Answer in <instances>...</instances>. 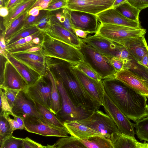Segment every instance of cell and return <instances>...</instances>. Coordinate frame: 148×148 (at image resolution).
I'll return each instance as SVG.
<instances>
[{
	"mask_svg": "<svg viewBox=\"0 0 148 148\" xmlns=\"http://www.w3.org/2000/svg\"><path fill=\"white\" fill-rule=\"evenodd\" d=\"M102 81L106 94L129 119L136 122L148 116L147 97L138 93L114 77Z\"/></svg>",
	"mask_w": 148,
	"mask_h": 148,
	"instance_id": "1",
	"label": "cell"
},
{
	"mask_svg": "<svg viewBox=\"0 0 148 148\" xmlns=\"http://www.w3.org/2000/svg\"><path fill=\"white\" fill-rule=\"evenodd\" d=\"M58 59L48 62L47 67L55 76L62 82L67 92L73 103L77 106L94 110L101 106L86 91L69 68V63Z\"/></svg>",
	"mask_w": 148,
	"mask_h": 148,
	"instance_id": "2",
	"label": "cell"
},
{
	"mask_svg": "<svg viewBox=\"0 0 148 148\" xmlns=\"http://www.w3.org/2000/svg\"><path fill=\"white\" fill-rule=\"evenodd\" d=\"M42 51L46 57L59 59L72 65L84 60L79 49L52 38L45 33L42 42Z\"/></svg>",
	"mask_w": 148,
	"mask_h": 148,
	"instance_id": "3",
	"label": "cell"
},
{
	"mask_svg": "<svg viewBox=\"0 0 148 148\" xmlns=\"http://www.w3.org/2000/svg\"><path fill=\"white\" fill-rule=\"evenodd\" d=\"M84 61L101 77L102 80L114 77L116 73L112 64V57L104 55L89 45L82 42L79 49Z\"/></svg>",
	"mask_w": 148,
	"mask_h": 148,
	"instance_id": "4",
	"label": "cell"
},
{
	"mask_svg": "<svg viewBox=\"0 0 148 148\" xmlns=\"http://www.w3.org/2000/svg\"><path fill=\"white\" fill-rule=\"evenodd\" d=\"M55 77L61 102V109L56 115L59 120L64 124L66 121H79L90 116L94 110L76 106L70 98L62 82Z\"/></svg>",
	"mask_w": 148,
	"mask_h": 148,
	"instance_id": "5",
	"label": "cell"
},
{
	"mask_svg": "<svg viewBox=\"0 0 148 148\" xmlns=\"http://www.w3.org/2000/svg\"><path fill=\"white\" fill-rule=\"evenodd\" d=\"M81 39L83 42L106 56L123 60L129 56L128 51L123 46L112 41L98 34H95L93 35L89 36L85 39Z\"/></svg>",
	"mask_w": 148,
	"mask_h": 148,
	"instance_id": "6",
	"label": "cell"
},
{
	"mask_svg": "<svg viewBox=\"0 0 148 148\" xmlns=\"http://www.w3.org/2000/svg\"><path fill=\"white\" fill-rule=\"evenodd\" d=\"M78 121L110 139L114 135L121 133L112 118L98 109L88 117Z\"/></svg>",
	"mask_w": 148,
	"mask_h": 148,
	"instance_id": "7",
	"label": "cell"
},
{
	"mask_svg": "<svg viewBox=\"0 0 148 148\" xmlns=\"http://www.w3.org/2000/svg\"><path fill=\"white\" fill-rule=\"evenodd\" d=\"M24 123L27 131L45 136L66 137L69 133L64 126L55 125L45 119L32 116L24 117Z\"/></svg>",
	"mask_w": 148,
	"mask_h": 148,
	"instance_id": "8",
	"label": "cell"
},
{
	"mask_svg": "<svg viewBox=\"0 0 148 148\" xmlns=\"http://www.w3.org/2000/svg\"><path fill=\"white\" fill-rule=\"evenodd\" d=\"M146 29L111 24L100 23L95 34L118 43L126 38L145 36Z\"/></svg>",
	"mask_w": 148,
	"mask_h": 148,
	"instance_id": "9",
	"label": "cell"
},
{
	"mask_svg": "<svg viewBox=\"0 0 148 148\" xmlns=\"http://www.w3.org/2000/svg\"><path fill=\"white\" fill-rule=\"evenodd\" d=\"M103 106L106 113L114 121L121 133L134 136V123L114 104L106 92Z\"/></svg>",
	"mask_w": 148,
	"mask_h": 148,
	"instance_id": "10",
	"label": "cell"
},
{
	"mask_svg": "<svg viewBox=\"0 0 148 148\" xmlns=\"http://www.w3.org/2000/svg\"><path fill=\"white\" fill-rule=\"evenodd\" d=\"M23 91L31 99L50 110L52 101L51 84L46 76H41L35 84L27 86Z\"/></svg>",
	"mask_w": 148,
	"mask_h": 148,
	"instance_id": "11",
	"label": "cell"
},
{
	"mask_svg": "<svg viewBox=\"0 0 148 148\" xmlns=\"http://www.w3.org/2000/svg\"><path fill=\"white\" fill-rule=\"evenodd\" d=\"M69 68L88 93L101 106H103L105 92L102 80L98 81L88 77L69 63Z\"/></svg>",
	"mask_w": 148,
	"mask_h": 148,
	"instance_id": "12",
	"label": "cell"
},
{
	"mask_svg": "<svg viewBox=\"0 0 148 148\" xmlns=\"http://www.w3.org/2000/svg\"><path fill=\"white\" fill-rule=\"evenodd\" d=\"M115 1L103 0H67L66 8L97 15L112 8Z\"/></svg>",
	"mask_w": 148,
	"mask_h": 148,
	"instance_id": "13",
	"label": "cell"
},
{
	"mask_svg": "<svg viewBox=\"0 0 148 148\" xmlns=\"http://www.w3.org/2000/svg\"><path fill=\"white\" fill-rule=\"evenodd\" d=\"M10 54L41 76L45 75L47 70L46 57L42 50L31 53L20 52Z\"/></svg>",
	"mask_w": 148,
	"mask_h": 148,
	"instance_id": "14",
	"label": "cell"
},
{
	"mask_svg": "<svg viewBox=\"0 0 148 148\" xmlns=\"http://www.w3.org/2000/svg\"><path fill=\"white\" fill-rule=\"evenodd\" d=\"M71 21L74 29L83 30L89 34L96 33L99 24L97 15L71 10Z\"/></svg>",
	"mask_w": 148,
	"mask_h": 148,
	"instance_id": "15",
	"label": "cell"
},
{
	"mask_svg": "<svg viewBox=\"0 0 148 148\" xmlns=\"http://www.w3.org/2000/svg\"><path fill=\"white\" fill-rule=\"evenodd\" d=\"M49 37L73 46L79 49L82 41L81 38L59 24L50 22L43 30Z\"/></svg>",
	"mask_w": 148,
	"mask_h": 148,
	"instance_id": "16",
	"label": "cell"
},
{
	"mask_svg": "<svg viewBox=\"0 0 148 148\" xmlns=\"http://www.w3.org/2000/svg\"><path fill=\"white\" fill-rule=\"evenodd\" d=\"M12 110L13 113L17 116H32L45 119L38 112L34 101L23 90L20 91L17 94Z\"/></svg>",
	"mask_w": 148,
	"mask_h": 148,
	"instance_id": "17",
	"label": "cell"
},
{
	"mask_svg": "<svg viewBox=\"0 0 148 148\" xmlns=\"http://www.w3.org/2000/svg\"><path fill=\"white\" fill-rule=\"evenodd\" d=\"M27 86L26 83L16 69L7 59L5 63L3 81L0 86L23 91Z\"/></svg>",
	"mask_w": 148,
	"mask_h": 148,
	"instance_id": "18",
	"label": "cell"
},
{
	"mask_svg": "<svg viewBox=\"0 0 148 148\" xmlns=\"http://www.w3.org/2000/svg\"><path fill=\"white\" fill-rule=\"evenodd\" d=\"M97 15L101 24L118 25L134 28L142 27L140 23L128 19L113 8L102 11Z\"/></svg>",
	"mask_w": 148,
	"mask_h": 148,
	"instance_id": "19",
	"label": "cell"
},
{
	"mask_svg": "<svg viewBox=\"0 0 148 148\" xmlns=\"http://www.w3.org/2000/svg\"><path fill=\"white\" fill-rule=\"evenodd\" d=\"M114 78L138 93L148 97V86L129 70L123 69L116 73Z\"/></svg>",
	"mask_w": 148,
	"mask_h": 148,
	"instance_id": "20",
	"label": "cell"
},
{
	"mask_svg": "<svg viewBox=\"0 0 148 148\" xmlns=\"http://www.w3.org/2000/svg\"><path fill=\"white\" fill-rule=\"evenodd\" d=\"M118 43L123 46L131 57L138 62L148 49L145 36L126 38Z\"/></svg>",
	"mask_w": 148,
	"mask_h": 148,
	"instance_id": "21",
	"label": "cell"
},
{
	"mask_svg": "<svg viewBox=\"0 0 148 148\" xmlns=\"http://www.w3.org/2000/svg\"><path fill=\"white\" fill-rule=\"evenodd\" d=\"M64 125L71 136L79 139L87 138L97 135H102L99 132L82 124L78 121H66L64 122Z\"/></svg>",
	"mask_w": 148,
	"mask_h": 148,
	"instance_id": "22",
	"label": "cell"
},
{
	"mask_svg": "<svg viewBox=\"0 0 148 148\" xmlns=\"http://www.w3.org/2000/svg\"><path fill=\"white\" fill-rule=\"evenodd\" d=\"M113 148H148V143L139 142L134 136L120 133L110 139Z\"/></svg>",
	"mask_w": 148,
	"mask_h": 148,
	"instance_id": "23",
	"label": "cell"
},
{
	"mask_svg": "<svg viewBox=\"0 0 148 148\" xmlns=\"http://www.w3.org/2000/svg\"><path fill=\"white\" fill-rule=\"evenodd\" d=\"M7 58L24 79L28 86L35 84L41 77L35 71L20 62L8 53Z\"/></svg>",
	"mask_w": 148,
	"mask_h": 148,
	"instance_id": "24",
	"label": "cell"
},
{
	"mask_svg": "<svg viewBox=\"0 0 148 148\" xmlns=\"http://www.w3.org/2000/svg\"><path fill=\"white\" fill-rule=\"evenodd\" d=\"M36 1L37 0H22L18 5L9 10L8 15L3 18V24L5 30L20 15L27 10L31 9Z\"/></svg>",
	"mask_w": 148,
	"mask_h": 148,
	"instance_id": "25",
	"label": "cell"
},
{
	"mask_svg": "<svg viewBox=\"0 0 148 148\" xmlns=\"http://www.w3.org/2000/svg\"><path fill=\"white\" fill-rule=\"evenodd\" d=\"M51 22L56 23L75 34L70 16L71 10L66 7L53 11Z\"/></svg>",
	"mask_w": 148,
	"mask_h": 148,
	"instance_id": "26",
	"label": "cell"
},
{
	"mask_svg": "<svg viewBox=\"0 0 148 148\" xmlns=\"http://www.w3.org/2000/svg\"><path fill=\"white\" fill-rule=\"evenodd\" d=\"M45 76L49 78L51 82L52 101L50 110L56 115L60 110L61 108V98L56 79L53 73L47 68Z\"/></svg>",
	"mask_w": 148,
	"mask_h": 148,
	"instance_id": "27",
	"label": "cell"
},
{
	"mask_svg": "<svg viewBox=\"0 0 148 148\" xmlns=\"http://www.w3.org/2000/svg\"><path fill=\"white\" fill-rule=\"evenodd\" d=\"M79 140L86 148H113L110 140L103 135H97Z\"/></svg>",
	"mask_w": 148,
	"mask_h": 148,
	"instance_id": "28",
	"label": "cell"
},
{
	"mask_svg": "<svg viewBox=\"0 0 148 148\" xmlns=\"http://www.w3.org/2000/svg\"><path fill=\"white\" fill-rule=\"evenodd\" d=\"M130 71L140 78L148 86V68L139 64L132 58L125 63L123 69Z\"/></svg>",
	"mask_w": 148,
	"mask_h": 148,
	"instance_id": "29",
	"label": "cell"
},
{
	"mask_svg": "<svg viewBox=\"0 0 148 148\" xmlns=\"http://www.w3.org/2000/svg\"><path fill=\"white\" fill-rule=\"evenodd\" d=\"M85 148V147L75 137L70 136L62 137L58 139L52 145H48L47 148Z\"/></svg>",
	"mask_w": 148,
	"mask_h": 148,
	"instance_id": "30",
	"label": "cell"
},
{
	"mask_svg": "<svg viewBox=\"0 0 148 148\" xmlns=\"http://www.w3.org/2000/svg\"><path fill=\"white\" fill-rule=\"evenodd\" d=\"M28 9L15 19L4 32V38L6 42L16 33L21 29L24 21L28 15Z\"/></svg>",
	"mask_w": 148,
	"mask_h": 148,
	"instance_id": "31",
	"label": "cell"
},
{
	"mask_svg": "<svg viewBox=\"0 0 148 148\" xmlns=\"http://www.w3.org/2000/svg\"><path fill=\"white\" fill-rule=\"evenodd\" d=\"M114 8L128 19L140 23L139 14L141 11L131 5L127 2Z\"/></svg>",
	"mask_w": 148,
	"mask_h": 148,
	"instance_id": "32",
	"label": "cell"
},
{
	"mask_svg": "<svg viewBox=\"0 0 148 148\" xmlns=\"http://www.w3.org/2000/svg\"><path fill=\"white\" fill-rule=\"evenodd\" d=\"M32 100L38 112L44 116L46 120L56 126L60 127L64 126L63 123L49 109L36 101Z\"/></svg>",
	"mask_w": 148,
	"mask_h": 148,
	"instance_id": "33",
	"label": "cell"
},
{
	"mask_svg": "<svg viewBox=\"0 0 148 148\" xmlns=\"http://www.w3.org/2000/svg\"><path fill=\"white\" fill-rule=\"evenodd\" d=\"M3 115L8 122L11 132L17 130H24L27 131L23 117L16 116L10 112H3Z\"/></svg>",
	"mask_w": 148,
	"mask_h": 148,
	"instance_id": "34",
	"label": "cell"
},
{
	"mask_svg": "<svg viewBox=\"0 0 148 148\" xmlns=\"http://www.w3.org/2000/svg\"><path fill=\"white\" fill-rule=\"evenodd\" d=\"M136 123L135 134L140 141L148 142V116Z\"/></svg>",
	"mask_w": 148,
	"mask_h": 148,
	"instance_id": "35",
	"label": "cell"
},
{
	"mask_svg": "<svg viewBox=\"0 0 148 148\" xmlns=\"http://www.w3.org/2000/svg\"><path fill=\"white\" fill-rule=\"evenodd\" d=\"M41 30L36 26L26 27L21 29L14 34L6 42V46L18 40L33 34Z\"/></svg>",
	"mask_w": 148,
	"mask_h": 148,
	"instance_id": "36",
	"label": "cell"
},
{
	"mask_svg": "<svg viewBox=\"0 0 148 148\" xmlns=\"http://www.w3.org/2000/svg\"><path fill=\"white\" fill-rule=\"evenodd\" d=\"M45 34V32L42 30V33L31 42L21 46L8 49V53L11 54L20 52L34 47L42 46Z\"/></svg>",
	"mask_w": 148,
	"mask_h": 148,
	"instance_id": "37",
	"label": "cell"
},
{
	"mask_svg": "<svg viewBox=\"0 0 148 148\" xmlns=\"http://www.w3.org/2000/svg\"><path fill=\"white\" fill-rule=\"evenodd\" d=\"M72 65L88 77L98 81L102 80L100 75L84 60Z\"/></svg>",
	"mask_w": 148,
	"mask_h": 148,
	"instance_id": "38",
	"label": "cell"
},
{
	"mask_svg": "<svg viewBox=\"0 0 148 148\" xmlns=\"http://www.w3.org/2000/svg\"><path fill=\"white\" fill-rule=\"evenodd\" d=\"M13 132L4 137L0 141V148H21L23 138L14 136Z\"/></svg>",
	"mask_w": 148,
	"mask_h": 148,
	"instance_id": "39",
	"label": "cell"
},
{
	"mask_svg": "<svg viewBox=\"0 0 148 148\" xmlns=\"http://www.w3.org/2000/svg\"><path fill=\"white\" fill-rule=\"evenodd\" d=\"M42 31V30H41L36 33L20 39L12 44L7 45V50L19 47L30 42L38 36Z\"/></svg>",
	"mask_w": 148,
	"mask_h": 148,
	"instance_id": "40",
	"label": "cell"
},
{
	"mask_svg": "<svg viewBox=\"0 0 148 148\" xmlns=\"http://www.w3.org/2000/svg\"><path fill=\"white\" fill-rule=\"evenodd\" d=\"M48 11L45 10H41L39 15L36 16L28 14L24 21L21 29L30 26H36L37 23L47 13Z\"/></svg>",
	"mask_w": 148,
	"mask_h": 148,
	"instance_id": "41",
	"label": "cell"
},
{
	"mask_svg": "<svg viewBox=\"0 0 148 148\" xmlns=\"http://www.w3.org/2000/svg\"><path fill=\"white\" fill-rule=\"evenodd\" d=\"M11 132L8 122L3 115H0V141Z\"/></svg>",
	"mask_w": 148,
	"mask_h": 148,
	"instance_id": "42",
	"label": "cell"
},
{
	"mask_svg": "<svg viewBox=\"0 0 148 148\" xmlns=\"http://www.w3.org/2000/svg\"><path fill=\"white\" fill-rule=\"evenodd\" d=\"M53 14L52 11L48 10L47 13L37 23L36 26L39 29L43 31L50 23Z\"/></svg>",
	"mask_w": 148,
	"mask_h": 148,
	"instance_id": "43",
	"label": "cell"
},
{
	"mask_svg": "<svg viewBox=\"0 0 148 148\" xmlns=\"http://www.w3.org/2000/svg\"><path fill=\"white\" fill-rule=\"evenodd\" d=\"M0 114L3 112H10L13 113L7 99L5 92L3 89L0 88Z\"/></svg>",
	"mask_w": 148,
	"mask_h": 148,
	"instance_id": "44",
	"label": "cell"
},
{
	"mask_svg": "<svg viewBox=\"0 0 148 148\" xmlns=\"http://www.w3.org/2000/svg\"><path fill=\"white\" fill-rule=\"evenodd\" d=\"M0 88L3 90L7 101L12 108L13 106L17 94L20 91L1 86H0Z\"/></svg>",
	"mask_w": 148,
	"mask_h": 148,
	"instance_id": "45",
	"label": "cell"
},
{
	"mask_svg": "<svg viewBox=\"0 0 148 148\" xmlns=\"http://www.w3.org/2000/svg\"><path fill=\"white\" fill-rule=\"evenodd\" d=\"M67 0H51L45 10L53 11L66 7Z\"/></svg>",
	"mask_w": 148,
	"mask_h": 148,
	"instance_id": "46",
	"label": "cell"
},
{
	"mask_svg": "<svg viewBox=\"0 0 148 148\" xmlns=\"http://www.w3.org/2000/svg\"><path fill=\"white\" fill-rule=\"evenodd\" d=\"M21 148H47L44 146L27 137L23 138Z\"/></svg>",
	"mask_w": 148,
	"mask_h": 148,
	"instance_id": "47",
	"label": "cell"
},
{
	"mask_svg": "<svg viewBox=\"0 0 148 148\" xmlns=\"http://www.w3.org/2000/svg\"><path fill=\"white\" fill-rule=\"evenodd\" d=\"M127 2L140 11L148 7V0H127Z\"/></svg>",
	"mask_w": 148,
	"mask_h": 148,
	"instance_id": "48",
	"label": "cell"
},
{
	"mask_svg": "<svg viewBox=\"0 0 148 148\" xmlns=\"http://www.w3.org/2000/svg\"><path fill=\"white\" fill-rule=\"evenodd\" d=\"M126 60H124L116 57L112 58L111 62L116 73L119 72L123 69L125 61Z\"/></svg>",
	"mask_w": 148,
	"mask_h": 148,
	"instance_id": "49",
	"label": "cell"
},
{
	"mask_svg": "<svg viewBox=\"0 0 148 148\" xmlns=\"http://www.w3.org/2000/svg\"><path fill=\"white\" fill-rule=\"evenodd\" d=\"M0 54L7 58L8 54L9 53L8 51L5 41L4 38V34L0 32Z\"/></svg>",
	"mask_w": 148,
	"mask_h": 148,
	"instance_id": "50",
	"label": "cell"
},
{
	"mask_svg": "<svg viewBox=\"0 0 148 148\" xmlns=\"http://www.w3.org/2000/svg\"><path fill=\"white\" fill-rule=\"evenodd\" d=\"M7 58L3 55L0 54V85L1 84L3 81V74L5 67V63Z\"/></svg>",
	"mask_w": 148,
	"mask_h": 148,
	"instance_id": "51",
	"label": "cell"
},
{
	"mask_svg": "<svg viewBox=\"0 0 148 148\" xmlns=\"http://www.w3.org/2000/svg\"><path fill=\"white\" fill-rule=\"evenodd\" d=\"M51 0H37L36 1L31 9L36 6H39L40 7L42 10H45L47 7L48 4Z\"/></svg>",
	"mask_w": 148,
	"mask_h": 148,
	"instance_id": "52",
	"label": "cell"
},
{
	"mask_svg": "<svg viewBox=\"0 0 148 148\" xmlns=\"http://www.w3.org/2000/svg\"><path fill=\"white\" fill-rule=\"evenodd\" d=\"M138 63L148 68V49L144 54L141 60Z\"/></svg>",
	"mask_w": 148,
	"mask_h": 148,
	"instance_id": "53",
	"label": "cell"
},
{
	"mask_svg": "<svg viewBox=\"0 0 148 148\" xmlns=\"http://www.w3.org/2000/svg\"><path fill=\"white\" fill-rule=\"evenodd\" d=\"M42 10L39 6H36L30 10L28 12V14L34 16H36L39 15L40 11Z\"/></svg>",
	"mask_w": 148,
	"mask_h": 148,
	"instance_id": "54",
	"label": "cell"
},
{
	"mask_svg": "<svg viewBox=\"0 0 148 148\" xmlns=\"http://www.w3.org/2000/svg\"><path fill=\"white\" fill-rule=\"evenodd\" d=\"M22 0H9L6 6L9 10L12 9L20 3Z\"/></svg>",
	"mask_w": 148,
	"mask_h": 148,
	"instance_id": "55",
	"label": "cell"
},
{
	"mask_svg": "<svg viewBox=\"0 0 148 148\" xmlns=\"http://www.w3.org/2000/svg\"><path fill=\"white\" fill-rule=\"evenodd\" d=\"M75 33L77 36L82 39H85L87 37L89 34L83 30L77 29H74Z\"/></svg>",
	"mask_w": 148,
	"mask_h": 148,
	"instance_id": "56",
	"label": "cell"
},
{
	"mask_svg": "<svg viewBox=\"0 0 148 148\" xmlns=\"http://www.w3.org/2000/svg\"><path fill=\"white\" fill-rule=\"evenodd\" d=\"M9 10L6 6L0 7V15L1 17L4 18L6 17L8 14Z\"/></svg>",
	"mask_w": 148,
	"mask_h": 148,
	"instance_id": "57",
	"label": "cell"
},
{
	"mask_svg": "<svg viewBox=\"0 0 148 148\" xmlns=\"http://www.w3.org/2000/svg\"><path fill=\"white\" fill-rule=\"evenodd\" d=\"M127 1V0H115L112 8H115Z\"/></svg>",
	"mask_w": 148,
	"mask_h": 148,
	"instance_id": "58",
	"label": "cell"
},
{
	"mask_svg": "<svg viewBox=\"0 0 148 148\" xmlns=\"http://www.w3.org/2000/svg\"><path fill=\"white\" fill-rule=\"evenodd\" d=\"M9 0H0V7L6 6Z\"/></svg>",
	"mask_w": 148,
	"mask_h": 148,
	"instance_id": "59",
	"label": "cell"
},
{
	"mask_svg": "<svg viewBox=\"0 0 148 148\" xmlns=\"http://www.w3.org/2000/svg\"><path fill=\"white\" fill-rule=\"evenodd\" d=\"M106 0V1H115V0Z\"/></svg>",
	"mask_w": 148,
	"mask_h": 148,
	"instance_id": "60",
	"label": "cell"
},
{
	"mask_svg": "<svg viewBox=\"0 0 148 148\" xmlns=\"http://www.w3.org/2000/svg\"><path fill=\"white\" fill-rule=\"evenodd\" d=\"M147 108L148 109V104L147 105Z\"/></svg>",
	"mask_w": 148,
	"mask_h": 148,
	"instance_id": "61",
	"label": "cell"
},
{
	"mask_svg": "<svg viewBox=\"0 0 148 148\" xmlns=\"http://www.w3.org/2000/svg\"><path fill=\"white\" fill-rule=\"evenodd\" d=\"M147 104L148 105V104Z\"/></svg>",
	"mask_w": 148,
	"mask_h": 148,
	"instance_id": "62",
	"label": "cell"
}]
</instances>
